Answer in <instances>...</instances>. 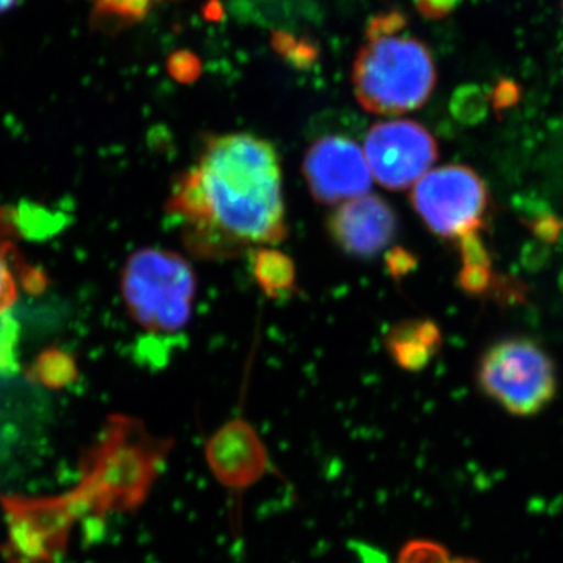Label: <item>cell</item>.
Listing matches in <instances>:
<instances>
[{
    "mask_svg": "<svg viewBox=\"0 0 563 563\" xmlns=\"http://www.w3.org/2000/svg\"><path fill=\"white\" fill-rule=\"evenodd\" d=\"M165 211L203 261L279 244L288 235L279 155L251 133L211 135L195 165L177 174Z\"/></svg>",
    "mask_w": 563,
    "mask_h": 563,
    "instance_id": "6da1fadb",
    "label": "cell"
},
{
    "mask_svg": "<svg viewBox=\"0 0 563 563\" xmlns=\"http://www.w3.org/2000/svg\"><path fill=\"white\" fill-rule=\"evenodd\" d=\"M431 52L415 38L374 35L355 57L352 87L374 114L396 117L424 106L435 87Z\"/></svg>",
    "mask_w": 563,
    "mask_h": 563,
    "instance_id": "7a4b0ae2",
    "label": "cell"
},
{
    "mask_svg": "<svg viewBox=\"0 0 563 563\" xmlns=\"http://www.w3.org/2000/svg\"><path fill=\"white\" fill-rule=\"evenodd\" d=\"M198 280L177 252L144 247L129 255L121 274L125 309L141 329L177 333L191 320Z\"/></svg>",
    "mask_w": 563,
    "mask_h": 563,
    "instance_id": "3957f363",
    "label": "cell"
},
{
    "mask_svg": "<svg viewBox=\"0 0 563 563\" xmlns=\"http://www.w3.org/2000/svg\"><path fill=\"white\" fill-rule=\"evenodd\" d=\"M481 390L515 417H532L553 401L558 374L548 352L526 339L488 347L477 368Z\"/></svg>",
    "mask_w": 563,
    "mask_h": 563,
    "instance_id": "277c9868",
    "label": "cell"
},
{
    "mask_svg": "<svg viewBox=\"0 0 563 563\" xmlns=\"http://www.w3.org/2000/svg\"><path fill=\"white\" fill-rule=\"evenodd\" d=\"M410 201L433 233L459 240L483 224L488 195L472 168L448 165L424 174L413 185Z\"/></svg>",
    "mask_w": 563,
    "mask_h": 563,
    "instance_id": "5b68a950",
    "label": "cell"
},
{
    "mask_svg": "<svg viewBox=\"0 0 563 563\" xmlns=\"http://www.w3.org/2000/svg\"><path fill=\"white\" fill-rule=\"evenodd\" d=\"M363 152L377 184L398 191L413 187L431 172L439 147L418 122L395 120L373 125Z\"/></svg>",
    "mask_w": 563,
    "mask_h": 563,
    "instance_id": "8992f818",
    "label": "cell"
},
{
    "mask_svg": "<svg viewBox=\"0 0 563 563\" xmlns=\"http://www.w3.org/2000/svg\"><path fill=\"white\" fill-rule=\"evenodd\" d=\"M302 174L310 195L322 206L361 198L373 185L365 152L354 140L340 135L314 141L303 155Z\"/></svg>",
    "mask_w": 563,
    "mask_h": 563,
    "instance_id": "52a82bcc",
    "label": "cell"
},
{
    "mask_svg": "<svg viewBox=\"0 0 563 563\" xmlns=\"http://www.w3.org/2000/svg\"><path fill=\"white\" fill-rule=\"evenodd\" d=\"M328 232L344 254L372 258L390 246L398 232V218L390 203L368 192L336 206L329 214Z\"/></svg>",
    "mask_w": 563,
    "mask_h": 563,
    "instance_id": "ba28073f",
    "label": "cell"
},
{
    "mask_svg": "<svg viewBox=\"0 0 563 563\" xmlns=\"http://www.w3.org/2000/svg\"><path fill=\"white\" fill-rule=\"evenodd\" d=\"M385 344L396 365L406 372H421L439 354L442 331L431 320H406L393 325Z\"/></svg>",
    "mask_w": 563,
    "mask_h": 563,
    "instance_id": "9c48e42d",
    "label": "cell"
},
{
    "mask_svg": "<svg viewBox=\"0 0 563 563\" xmlns=\"http://www.w3.org/2000/svg\"><path fill=\"white\" fill-rule=\"evenodd\" d=\"M251 273L258 287L273 299L287 298L296 288V266L285 252L258 246L247 252Z\"/></svg>",
    "mask_w": 563,
    "mask_h": 563,
    "instance_id": "30bf717a",
    "label": "cell"
},
{
    "mask_svg": "<svg viewBox=\"0 0 563 563\" xmlns=\"http://www.w3.org/2000/svg\"><path fill=\"white\" fill-rule=\"evenodd\" d=\"M20 343V322L9 310L0 312V377L13 376L20 369L18 362Z\"/></svg>",
    "mask_w": 563,
    "mask_h": 563,
    "instance_id": "8fae6325",
    "label": "cell"
},
{
    "mask_svg": "<svg viewBox=\"0 0 563 563\" xmlns=\"http://www.w3.org/2000/svg\"><path fill=\"white\" fill-rule=\"evenodd\" d=\"M398 563H477L470 559L453 558L442 544L429 540L407 543L399 554Z\"/></svg>",
    "mask_w": 563,
    "mask_h": 563,
    "instance_id": "7c38bea8",
    "label": "cell"
},
{
    "mask_svg": "<svg viewBox=\"0 0 563 563\" xmlns=\"http://www.w3.org/2000/svg\"><path fill=\"white\" fill-rule=\"evenodd\" d=\"M158 0H98L101 18L117 21H139Z\"/></svg>",
    "mask_w": 563,
    "mask_h": 563,
    "instance_id": "4fadbf2b",
    "label": "cell"
},
{
    "mask_svg": "<svg viewBox=\"0 0 563 563\" xmlns=\"http://www.w3.org/2000/svg\"><path fill=\"white\" fill-rule=\"evenodd\" d=\"M485 111H487V99L484 98L479 88H463L455 95L453 113L459 121L473 124L483 120Z\"/></svg>",
    "mask_w": 563,
    "mask_h": 563,
    "instance_id": "5bb4252c",
    "label": "cell"
},
{
    "mask_svg": "<svg viewBox=\"0 0 563 563\" xmlns=\"http://www.w3.org/2000/svg\"><path fill=\"white\" fill-rule=\"evenodd\" d=\"M459 285L468 295H484L492 285L490 268H487V266L463 265V269L459 274Z\"/></svg>",
    "mask_w": 563,
    "mask_h": 563,
    "instance_id": "9a60e30c",
    "label": "cell"
},
{
    "mask_svg": "<svg viewBox=\"0 0 563 563\" xmlns=\"http://www.w3.org/2000/svg\"><path fill=\"white\" fill-rule=\"evenodd\" d=\"M459 246H461L463 265L487 266V268H490V255H488L483 240L477 235V231L461 236Z\"/></svg>",
    "mask_w": 563,
    "mask_h": 563,
    "instance_id": "2e32d148",
    "label": "cell"
},
{
    "mask_svg": "<svg viewBox=\"0 0 563 563\" xmlns=\"http://www.w3.org/2000/svg\"><path fill=\"white\" fill-rule=\"evenodd\" d=\"M385 262H387L388 273L395 279L409 276L417 268L418 263L412 252L404 250V247H393V250L388 251L385 254Z\"/></svg>",
    "mask_w": 563,
    "mask_h": 563,
    "instance_id": "e0dca14e",
    "label": "cell"
},
{
    "mask_svg": "<svg viewBox=\"0 0 563 563\" xmlns=\"http://www.w3.org/2000/svg\"><path fill=\"white\" fill-rule=\"evenodd\" d=\"M533 233L540 240L548 243H554L561 236L563 231V222L554 217L553 213L537 214L531 222Z\"/></svg>",
    "mask_w": 563,
    "mask_h": 563,
    "instance_id": "ac0fdd59",
    "label": "cell"
},
{
    "mask_svg": "<svg viewBox=\"0 0 563 563\" xmlns=\"http://www.w3.org/2000/svg\"><path fill=\"white\" fill-rule=\"evenodd\" d=\"M14 298H16V284H14L13 273L9 263L0 254V312L9 310Z\"/></svg>",
    "mask_w": 563,
    "mask_h": 563,
    "instance_id": "d6986e66",
    "label": "cell"
},
{
    "mask_svg": "<svg viewBox=\"0 0 563 563\" xmlns=\"http://www.w3.org/2000/svg\"><path fill=\"white\" fill-rule=\"evenodd\" d=\"M459 0H417L418 9L424 16L442 18L457 5Z\"/></svg>",
    "mask_w": 563,
    "mask_h": 563,
    "instance_id": "ffe728a7",
    "label": "cell"
},
{
    "mask_svg": "<svg viewBox=\"0 0 563 563\" xmlns=\"http://www.w3.org/2000/svg\"><path fill=\"white\" fill-rule=\"evenodd\" d=\"M515 88L512 85L509 87H503L501 90L496 92V106L498 107H509L512 106L515 101Z\"/></svg>",
    "mask_w": 563,
    "mask_h": 563,
    "instance_id": "44dd1931",
    "label": "cell"
},
{
    "mask_svg": "<svg viewBox=\"0 0 563 563\" xmlns=\"http://www.w3.org/2000/svg\"><path fill=\"white\" fill-rule=\"evenodd\" d=\"M14 3H16V0H0V13L9 11Z\"/></svg>",
    "mask_w": 563,
    "mask_h": 563,
    "instance_id": "7402d4cb",
    "label": "cell"
}]
</instances>
